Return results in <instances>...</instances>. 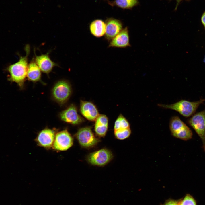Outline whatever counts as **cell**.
Listing matches in <instances>:
<instances>
[{"label":"cell","mask_w":205,"mask_h":205,"mask_svg":"<svg viewBox=\"0 0 205 205\" xmlns=\"http://www.w3.org/2000/svg\"><path fill=\"white\" fill-rule=\"evenodd\" d=\"M71 88L69 83L65 80L58 82L52 90V96L54 99L61 104L65 103L69 97Z\"/></svg>","instance_id":"obj_5"},{"label":"cell","mask_w":205,"mask_h":205,"mask_svg":"<svg viewBox=\"0 0 205 205\" xmlns=\"http://www.w3.org/2000/svg\"><path fill=\"white\" fill-rule=\"evenodd\" d=\"M89 29L91 34L93 36L97 37H100L105 34L106 24L102 20L97 19L91 22Z\"/></svg>","instance_id":"obj_16"},{"label":"cell","mask_w":205,"mask_h":205,"mask_svg":"<svg viewBox=\"0 0 205 205\" xmlns=\"http://www.w3.org/2000/svg\"><path fill=\"white\" fill-rule=\"evenodd\" d=\"M60 116L63 121L73 124H78L83 121L78 114L76 107L73 105L62 112Z\"/></svg>","instance_id":"obj_12"},{"label":"cell","mask_w":205,"mask_h":205,"mask_svg":"<svg viewBox=\"0 0 205 205\" xmlns=\"http://www.w3.org/2000/svg\"><path fill=\"white\" fill-rule=\"evenodd\" d=\"M41 71L34 57L28 64L27 75L28 79L32 82L40 81L41 77Z\"/></svg>","instance_id":"obj_15"},{"label":"cell","mask_w":205,"mask_h":205,"mask_svg":"<svg viewBox=\"0 0 205 205\" xmlns=\"http://www.w3.org/2000/svg\"><path fill=\"white\" fill-rule=\"evenodd\" d=\"M25 50L26 55L20 56L17 62L10 65L7 68L9 73V80L16 83L21 88L23 87L27 77L28 58L30 51L29 45L27 44L26 46Z\"/></svg>","instance_id":"obj_1"},{"label":"cell","mask_w":205,"mask_h":205,"mask_svg":"<svg viewBox=\"0 0 205 205\" xmlns=\"http://www.w3.org/2000/svg\"><path fill=\"white\" fill-rule=\"evenodd\" d=\"M76 137L80 145L83 147H92L99 141L94 136L90 128L86 127L80 129L76 134Z\"/></svg>","instance_id":"obj_7"},{"label":"cell","mask_w":205,"mask_h":205,"mask_svg":"<svg viewBox=\"0 0 205 205\" xmlns=\"http://www.w3.org/2000/svg\"><path fill=\"white\" fill-rule=\"evenodd\" d=\"M55 135L54 130L45 128L39 132L35 141L39 146L49 149L53 146Z\"/></svg>","instance_id":"obj_10"},{"label":"cell","mask_w":205,"mask_h":205,"mask_svg":"<svg viewBox=\"0 0 205 205\" xmlns=\"http://www.w3.org/2000/svg\"><path fill=\"white\" fill-rule=\"evenodd\" d=\"M130 46L128 31L126 27L111 40L109 46L125 48Z\"/></svg>","instance_id":"obj_13"},{"label":"cell","mask_w":205,"mask_h":205,"mask_svg":"<svg viewBox=\"0 0 205 205\" xmlns=\"http://www.w3.org/2000/svg\"><path fill=\"white\" fill-rule=\"evenodd\" d=\"M188 123L200 138L205 151V109L193 115L188 120Z\"/></svg>","instance_id":"obj_4"},{"label":"cell","mask_w":205,"mask_h":205,"mask_svg":"<svg viewBox=\"0 0 205 205\" xmlns=\"http://www.w3.org/2000/svg\"><path fill=\"white\" fill-rule=\"evenodd\" d=\"M131 133L130 128L121 129L114 131L116 138L119 140H124L128 138Z\"/></svg>","instance_id":"obj_20"},{"label":"cell","mask_w":205,"mask_h":205,"mask_svg":"<svg viewBox=\"0 0 205 205\" xmlns=\"http://www.w3.org/2000/svg\"><path fill=\"white\" fill-rule=\"evenodd\" d=\"M108 125L96 121L95 130L96 134L100 136H104L108 130Z\"/></svg>","instance_id":"obj_19"},{"label":"cell","mask_w":205,"mask_h":205,"mask_svg":"<svg viewBox=\"0 0 205 205\" xmlns=\"http://www.w3.org/2000/svg\"><path fill=\"white\" fill-rule=\"evenodd\" d=\"M130 128V125L127 119L120 114L116 120L114 124V131L121 129Z\"/></svg>","instance_id":"obj_18"},{"label":"cell","mask_w":205,"mask_h":205,"mask_svg":"<svg viewBox=\"0 0 205 205\" xmlns=\"http://www.w3.org/2000/svg\"><path fill=\"white\" fill-rule=\"evenodd\" d=\"M73 139L66 130L60 131L56 134L53 147L56 150L66 151L73 145Z\"/></svg>","instance_id":"obj_6"},{"label":"cell","mask_w":205,"mask_h":205,"mask_svg":"<svg viewBox=\"0 0 205 205\" xmlns=\"http://www.w3.org/2000/svg\"><path fill=\"white\" fill-rule=\"evenodd\" d=\"M201 21L205 27V12L203 13Z\"/></svg>","instance_id":"obj_23"},{"label":"cell","mask_w":205,"mask_h":205,"mask_svg":"<svg viewBox=\"0 0 205 205\" xmlns=\"http://www.w3.org/2000/svg\"><path fill=\"white\" fill-rule=\"evenodd\" d=\"M80 111L82 115L91 121H95L99 114L95 106L91 102L81 101Z\"/></svg>","instance_id":"obj_14"},{"label":"cell","mask_w":205,"mask_h":205,"mask_svg":"<svg viewBox=\"0 0 205 205\" xmlns=\"http://www.w3.org/2000/svg\"><path fill=\"white\" fill-rule=\"evenodd\" d=\"M204 101L205 99H203L194 102L182 100L171 104H158V106L165 109L174 110L183 116L188 117L194 114L199 105Z\"/></svg>","instance_id":"obj_2"},{"label":"cell","mask_w":205,"mask_h":205,"mask_svg":"<svg viewBox=\"0 0 205 205\" xmlns=\"http://www.w3.org/2000/svg\"><path fill=\"white\" fill-rule=\"evenodd\" d=\"M176 0V2H177V4H176V7H175V10L177 9V6H178V5H179V3H180V2L181 1L183 0Z\"/></svg>","instance_id":"obj_24"},{"label":"cell","mask_w":205,"mask_h":205,"mask_svg":"<svg viewBox=\"0 0 205 205\" xmlns=\"http://www.w3.org/2000/svg\"><path fill=\"white\" fill-rule=\"evenodd\" d=\"M34 51L35 61L42 72L48 75L54 67L59 66L50 58L49 52L38 56L35 53V49Z\"/></svg>","instance_id":"obj_9"},{"label":"cell","mask_w":205,"mask_h":205,"mask_svg":"<svg viewBox=\"0 0 205 205\" xmlns=\"http://www.w3.org/2000/svg\"><path fill=\"white\" fill-rule=\"evenodd\" d=\"M179 205H196V202L193 197L189 194L179 200Z\"/></svg>","instance_id":"obj_21"},{"label":"cell","mask_w":205,"mask_h":205,"mask_svg":"<svg viewBox=\"0 0 205 205\" xmlns=\"http://www.w3.org/2000/svg\"><path fill=\"white\" fill-rule=\"evenodd\" d=\"M179 200H176L172 198H169L166 200L163 204L159 205H179Z\"/></svg>","instance_id":"obj_22"},{"label":"cell","mask_w":205,"mask_h":205,"mask_svg":"<svg viewBox=\"0 0 205 205\" xmlns=\"http://www.w3.org/2000/svg\"><path fill=\"white\" fill-rule=\"evenodd\" d=\"M115 4L123 9H130L138 4V0H115Z\"/></svg>","instance_id":"obj_17"},{"label":"cell","mask_w":205,"mask_h":205,"mask_svg":"<svg viewBox=\"0 0 205 205\" xmlns=\"http://www.w3.org/2000/svg\"><path fill=\"white\" fill-rule=\"evenodd\" d=\"M112 157V155L110 151L103 149L90 153L87 159L92 165L103 166L108 163Z\"/></svg>","instance_id":"obj_8"},{"label":"cell","mask_w":205,"mask_h":205,"mask_svg":"<svg viewBox=\"0 0 205 205\" xmlns=\"http://www.w3.org/2000/svg\"><path fill=\"white\" fill-rule=\"evenodd\" d=\"M105 24V37L108 40H111L122 29V25L121 22L114 18L107 19Z\"/></svg>","instance_id":"obj_11"},{"label":"cell","mask_w":205,"mask_h":205,"mask_svg":"<svg viewBox=\"0 0 205 205\" xmlns=\"http://www.w3.org/2000/svg\"><path fill=\"white\" fill-rule=\"evenodd\" d=\"M169 126L171 134L175 138L184 140H189L192 138V131L177 116L171 118Z\"/></svg>","instance_id":"obj_3"}]
</instances>
